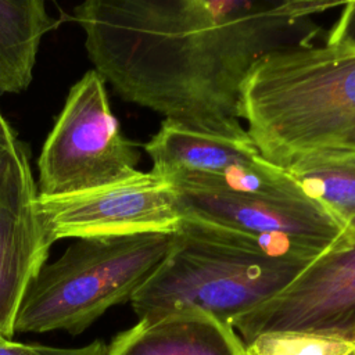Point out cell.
<instances>
[{
	"label": "cell",
	"instance_id": "6da1fadb",
	"mask_svg": "<svg viewBox=\"0 0 355 355\" xmlns=\"http://www.w3.org/2000/svg\"><path fill=\"white\" fill-rule=\"evenodd\" d=\"M309 0H86L73 8L94 69L126 101L211 136L251 141L241 92L266 55L311 46Z\"/></svg>",
	"mask_w": 355,
	"mask_h": 355
},
{
	"label": "cell",
	"instance_id": "7a4b0ae2",
	"mask_svg": "<svg viewBox=\"0 0 355 355\" xmlns=\"http://www.w3.org/2000/svg\"><path fill=\"white\" fill-rule=\"evenodd\" d=\"M241 119L261 157L283 171L311 157L355 154V47L266 55L244 82Z\"/></svg>",
	"mask_w": 355,
	"mask_h": 355
},
{
	"label": "cell",
	"instance_id": "3957f363",
	"mask_svg": "<svg viewBox=\"0 0 355 355\" xmlns=\"http://www.w3.org/2000/svg\"><path fill=\"white\" fill-rule=\"evenodd\" d=\"M306 265L230 244L201 222L182 216L166 257L130 304L139 320L200 309L232 324L284 290Z\"/></svg>",
	"mask_w": 355,
	"mask_h": 355
},
{
	"label": "cell",
	"instance_id": "277c9868",
	"mask_svg": "<svg viewBox=\"0 0 355 355\" xmlns=\"http://www.w3.org/2000/svg\"><path fill=\"white\" fill-rule=\"evenodd\" d=\"M173 230L76 239L28 286L14 331L79 334L108 308L130 301L166 257Z\"/></svg>",
	"mask_w": 355,
	"mask_h": 355
},
{
	"label": "cell",
	"instance_id": "5b68a950",
	"mask_svg": "<svg viewBox=\"0 0 355 355\" xmlns=\"http://www.w3.org/2000/svg\"><path fill=\"white\" fill-rule=\"evenodd\" d=\"M140 155L111 112L105 82L87 71L71 89L39 159L37 196H64L130 178Z\"/></svg>",
	"mask_w": 355,
	"mask_h": 355
},
{
	"label": "cell",
	"instance_id": "8992f818",
	"mask_svg": "<svg viewBox=\"0 0 355 355\" xmlns=\"http://www.w3.org/2000/svg\"><path fill=\"white\" fill-rule=\"evenodd\" d=\"M172 190L179 218H196L229 229L250 239L273 258L309 263L340 243L348 230L306 196Z\"/></svg>",
	"mask_w": 355,
	"mask_h": 355
},
{
	"label": "cell",
	"instance_id": "52a82bcc",
	"mask_svg": "<svg viewBox=\"0 0 355 355\" xmlns=\"http://www.w3.org/2000/svg\"><path fill=\"white\" fill-rule=\"evenodd\" d=\"M144 150L153 161L151 171L172 189L305 196L283 169L261 157L252 141L198 133L164 119Z\"/></svg>",
	"mask_w": 355,
	"mask_h": 355
},
{
	"label": "cell",
	"instance_id": "ba28073f",
	"mask_svg": "<svg viewBox=\"0 0 355 355\" xmlns=\"http://www.w3.org/2000/svg\"><path fill=\"white\" fill-rule=\"evenodd\" d=\"M232 326L244 344L268 333H306L355 341V216L340 243Z\"/></svg>",
	"mask_w": 355,
	"mask_h": 355
},
{
	"label": "cell",
	"instance_id": "9c48e42d",
	"mask_svg": "<svg viewBox=\"0 0 355 355\" xmlns=\"http://www.w3.org/2000/svg\"><path fill=\"white\" fill-rule=\"evenodd\" d=\"M33 209L51 243L173 230L179 220L173 190L153 171L86 191L37 196Z\"/></svg>",
	"mask_w": 355,
	"mask_h": 355
},
{
	"label": "cell",
	"instance_id": "30bf717a",
	"mask_svg": "<svg viewBox=\"0 0 355 355\" xmlns=\"http://www.w3.org/2000/svg\"><path fill=\"white\" fill-rule=\"evenodd\" d=\"M108 355H247L232 324L200 309H183L141 319L119 333Z\"/></svg>",
	"mask_w": 355,
	"mask_h": 355
},
{
	"label": "cell",
	"instance_id": "8fae6325",
	"mask_svg": "<svg viewBox=\"0 0 355 355\" xmlns=\"http://www.w3.org/2000/svg\"><path fill=\"white\" fill-rule=\"evenodd\" d=\"M51 241L35 209L17 214L0 207V334L12 338L24 294L46 263Z\"/></svg>",
	"mask_w": 355,
	"mask_h": 355
},
{
	"label": "cell",
	"instance_id": "7c38bea8",
	"mask_svg": "<svg viewBox=\"0 0 355 355\" xmlns=\"http://www.w3.org/2000/svg\"><path fill=\"white\" fill-rule=\"evenodd\" d=\"M55 25L42 0H0V94L28 89L40 40Z\"/></svg>",
	"mask_w": 355,
	"mask_h": 355
},
{
	"label": "cell",
	"instance_id": "4fadbf2b",
	"mask_svg": "<svg viewBox=\"0 0 355 355\" xmlns=\"http://www.w3.org/2000/svg\"><path fill=\"white\" fill-rule=\"evenodd\" d=\"M344 227L355 216V154L319 155L284 171Z\"/></svg>",
	"mask_w": 355,
	"mask_h": 355
},
{
	"label": "cell",
	"instance_id": "5bb4252c",
	"mask_svg": "<svg viewBox=\"0 0 355 355\" xmlns=\"http://www.w3.org/2000/svg\"><path fill=\"white\" fill-rule=\"evenodd\" d=\"M36 197V183L24 144H0V207L26 214L33 211Z\"/></svg>",
	"mask_w": 355,
	"mask_h": 355
},
{
	"label": "cell",
	"instance_id": "9a60e30c",
	"mask_svg": "<svg viewBox=\"0 0 355 355\" xmlns=\"http://www.w3.org/2000/svg\"><path fill=\"white\" fill-rule=\"evenodd\" d=\"M247 355H348L355 341L306 333H268L245 344Z\"/></svg>",
	"mask_w": 355,
	"mask_h": 355
},
{
	"label": "cell",
	"instance_id": "2e32d148",
	"mask_svg": "<svg viewBox=\"0 0 355 355\" xmlns=\"http://www.w3.org/2000/svg\"><path fill=\"white\" fill-rule=\"evenodd\" d=\"M0 355H108V345L97 340L79 348H55L42 344L15 343L11 338L0 337Z\"/></svg>",
	"mask_w": 355,
	"mask_h": 355
},
{
	"label": "cell",
	"instance_id": "e0dca14e",
	"mask_svg": "<svg viewBox=\"0 0 355 355\" xmlns=\"http://www.w3.org/2000/svg\"><path fill=\"white\" fill-rule=\"evenodd\" d=\"M327 43L355 47V0L343 6L341 14L329 33Z\"/></svg>",
	"mask_w": 355,
	"mask_h": 355
},
{
	"label": "cell",
	"instance_id": "ac0fdd59",
	"mask_svg": "<svg viewBox=\"0 0 355 355\" xmlns=\"http://www.w3.org/2000/svg\"><path fill=\"white\" fill-rule=\"evenodd\" d=\"M19 143L17 139L15 130L11 128V125L4 119V116L0 112V144L6 146H14Z\"/></svg>",
	"mask_w": 355,
	"mask_h": 355
},
{
	"label": "cell",
	"instance_id": "d6986e66",
	"mask_svg": "<svg viewBox=\"0 0 355 355\" xmlns=\"http://www.w3.org/2000/svg\"><path fill=\"white\" fill-rule=\"evenodd\" d=\"M348 355H355V351H354V352H351V354H348Z\"/></svg>",
	"mask_w": 355,
	"mask_h": 355
},
{
	"label": "cell",
	"instance_id": "ffe728a7",
	"mask_svg": "<svg viewBox=\"0 0 355 355\" xmlns=\"http://www.w3.org/2000/svg\"><path fill=\"white\" fill-rule=\"evenodd\" d=\"M0 337H3V336H1V334H0Z\"/></svg>",
	"mask_w": 355,
	"mask_h": 355
}]
</instances>
